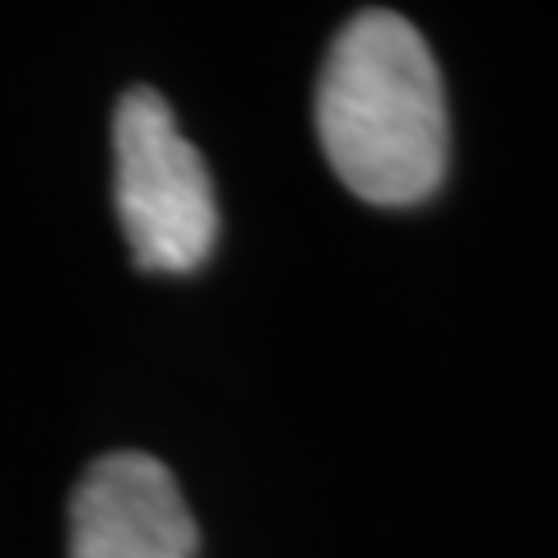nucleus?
I'll list each match as a JSON object with an SVG mask.
<instances>
[{
	"label": "nucleus",
	"mask_w": 558,
	"mask_h": 558,
	"mask_svg": "<svg viewBox=\"0 0 558 558\" xmlns=\"http://www.w3.org/2000/svg\"><path fill=\"white\" fill-rule=\"evenodd\" d=\"M312 117L326 163L359 201L405 209L428 201L447 178L442 70L405 14L363 10L336 33Z\"/></svg>",
	"instance_id": "obj_1"
},
{
	"label": "nucleus",
	"mask_w": 558,
	"mask_h": 558,
	"mask_svg": "<svg viewBox=\"0 0 558 558\" xmlns=\"http://www.w3.org/2000/svg\"><path fill=\"white\" fill-rule=\"evenodd\" d=\"M117 219L131 260L149 275L201 270L219 242V201L201 149L182 135L168 98L126 89L112 117Z\"/></svg>",
	"instance_id": "obj_2"
},
{
	"label": "nucleus",
	"mask_w": 558,
	"mask_h": 558,
	"mask_svg": "<svg viewBox=\"0 0 558 558\" xmlns=\"http://www.w3.org/2000/svg\"><path fill=\"white\" fill-rule=\"evenodd\" d=\"M201 531L172 470L145 451L98 457L70 498V558H196Z\"/></svg>",
	"instance_id": "obj_3"
}]
</instances>
